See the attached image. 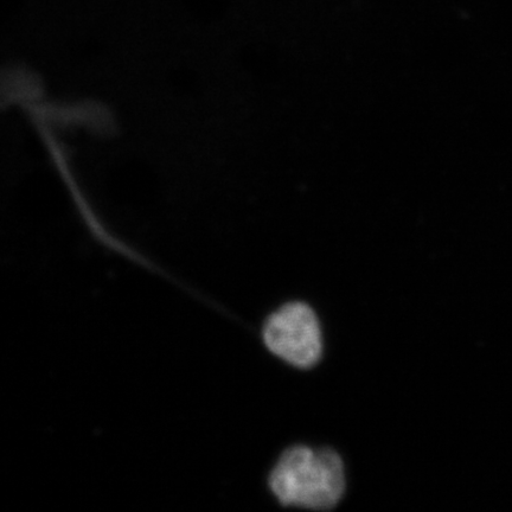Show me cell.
Returning a JSON list of instances; mask_svg holds the SVG:
<instances>
[{
	"mask_svg": "<svg viewBox=\"0 0 512 512\" xmlns=\"http://www.w3.org/2000/svg\"><path fill=\"white\" fill-rule=\"evenodd\" d=\"M272 494L284 507L331 510L342 501L345 471L331 448L293 446L281 454L268 478Z\"/></svg>",
	"mask_w": 512,
	"mask_h": 512,
	"instance_id": "cell-1",
	"label": "cell"
},
{
	"mask_svg": "<svg viewBox=\"0 0 512 512\" xmlns=\"http://www.w3.org/2000/svg\"><path fill=\"white\" fill-rule=\"evenodd\" d=\"M262 338L268 351L294 368H313L322 358V328L316 312L305 303H288L272 313Z\"/></svg>",
	"mask_w": 512,
	"mask_h": 512,
	"instance_id": "cell-2",
	"label": "cell"
}]
</instances>
